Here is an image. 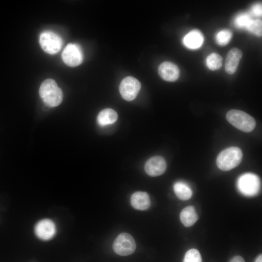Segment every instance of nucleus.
Returning a JSON list of instances; mask_svg holds the SVG:
<instances>
[{
    "label": "nucleus",
    "mask_w": 262,
    "mask_h": 262,
    "mask_svg": "<svg viewBox=\"0 0 262 262\" xmlns=\"http://www.w3.org/2000/svg\"><path fill=\"white\" fill-rule=\"evenodd\" d=\"M255 262H262V256L260 254L255 260Z\"/></svg>",
    "instance_id": "393cba45"
},
{
    "label": "nucleus",
    "mask_w": 262,
    "mask_h": 262,
    "mask_svg": "<svg viewBox=\"0 0 262 262\" xmlns=\"http://www.w3.org/2000/svg\"><path fill=\"white\" fill-rule=\"evenodd\" d=\"M113 248L115 253L120 256H127L135 250L136 244L133 237L129 233L119 234L114 241Z\"/></svg>",
    "instance_id": "423d86ee"
},
{
    "label": "nucleus",
    "mask_w": 262,
    "mask_h": 262,
    "mask_svg": "<svg viewBox=\"0 0 262 262\" xmlns=\"http://www.w3.org/2000/svg\"><path fill=\"white\" fill-rule=\"evenodd\" d=\"M166 168L165 159L161 156H156L149 159L145 164V170L147 175L151 177L163 174Z\"/></svg>",
    "instance_id": "9d476101"
},
{
    "label": "nucleus",
    "mask_w": 262,
    "mask_h": 262,
    "mask_svg": "<svg viewBox=\"0 0 262 262\" xmlns=\"http://www.w3.org/2000/svg\"><path fill=\"white\" fill-rule=\"evenodd\" d=\"M243 153L236 147H231L221 151L217 157L216 164L223 171L230 170L237 166L241 162Z\"/></svg>",
    "instance_id": "f03ea898"
},
{
    "label": "nucleus",
    "mask_w": 262,
    "mask_h": 262,
    "mask_svg": "<svg viewBox=\"0 0 262 262\" xmlns=\"http://www.w3.org/2000/svg\"><path fill=\"white\" fill-rule=\"evenodd\" d=\"M117 113L111 108L105 109L100 111L97 116L98 124L101 126H105L115 123L117 119Z\"/></svg>",
    "instance_id": "dca6fc26"
},
{
    "label": "nucleus",
    "mask_w": 262,
    "mask_h": 262,
    "mask_svg": "<svg viewBox=\"0 0 262 262\" xmlns=\"http://www.w3.org/2000/svg\"><path fill=\"white\" fill-rule=\"evenodd\" d=\"M36 235L43 240L52 238L56 233V227L54 222L49 219H44L38 221L35 226Z\"/></svg>",
    "instance_id": "1a4fd4ad"
},
{
    "label": "nucleus",
    "mask_w": 262,
    "mask_h": 262,
    "mask_svg": "<svg viewBox=\"0 0 262 262\" xmlns=\"http://www.w3.org/2000/svg\"><path fill=\"white\" fill-rule=\"evenodd\" d=\"M242 56V51L238 48H233L228 52L225 63V70L229 74L236 71Z\"/></svg>",
    "instance_id": "f8f14e48"
},
{
    "label": "nucleus",
    "mask_w": 262,
    "mask_h": 262,
    "mask_svg": "<svg viewBox=\"0 0 262 262\" xmlns=\"http://www.w3.org/2000/svg\"><path fill=\"white\" fill-rule=\"evenodd\" d=\"M39 43L44 51L50 54L58 53L63 45L62 38L50 31H44L40 34Z\"/></svg>",
    "instance_id": "39448f33"
},
{
    "label": "nucleus",
    "mask_w": 262,
    "mask_h": 262,
    "mask_svg": "<svg viewBox=\"0 0 262 262\" xmlns=\"http://www.w3.org/2000/svg\"><path fill=\"white\" fill-rule=\"evenodd\" d=\"M183 262H202L201 256L198 250L192 248L187 251Z\"/></svg>",
    "instance_id": "412c9836"
},
{
    "label": "nucleus",
    "mask_w": 262,
    "mask_h": 262,
    "mask_svg": "<svg viewBox=\"0 0 262 262\" xmlns=\"http://www.w3.org/2000/svg\"><path fill=\"white\" fill-rule=\"evenodd\" d=\"M159 74L161 78L168 82L176 81L180 75V70L178 66L170 62H164L158 68Z\"/></svg>",
    "instance_id": "9b49d317"
},
{
    "label": "nucleus",
    "mask_w": 262,
    "mask_h": 262,
    "mask_svg": "<svg viewBox=\"0 0 262 262\" xmlns=\"http://www.w3.org/2000/svg\"><path fill=\"white\" fill-rule=\"evenodd\" d=\"M174 191L176 196L180 200L189 199L193 192L190 187L185 183L182 181L176 182L174 185Z\"/></svg>",
    "instance_id": "f3484780"
},
{
    "label": "nucleus",
    "mask_w": 262,
    "mask_h": 262,
    "mask_svg": "<svg viewBox=\"0 0 262 262\" xmlns=\"http://www.w3.org/2000/svg\"><path fill=\"white\" fill-rule=\"evenodd\" d=\"M206 62L207 66L210 70H216L221 67L222 58L218 54L213 53L207 57Z\"/></svg>",
    "instance_id": "a211bd4d"
},
{
    "label": "nucleus",
    "mask_w": 262,
    "mask_h": 262,
    "mask_svg": "<svg viewBox=\"0 0 262 262\" xmlns=\"http://www.w3.org/2000/svg\"><path fill=\"white\" fill-rule=\"evenodd\" d=\"M131 203L136 210L141 211L147 210L150 205L149 196L145 192H135L131 196Z\"/></svg>",
    "instance_id": "ddd939ff"
},
{
    "label": "nucleus",
    "mask_w": 262,
    "mask_h": 262,
    "mask_svg": "<svg viewBox=\"0 0 262 262\" xmlns=\"http://www.w3.org/2000/svg\"><path fill=\"white\" fill-rule=\"evenodd\" d=\"M232 33L230 30H223L218 32L216 35L217 43L221 46L227 44L231 38Z\"/></svg>",
    "instance_id": "aec40b11"
},
{
    "label": "nucleus",
    "mask_w": 262,
    "mask_h": 262,
    "mask_svg": "<svg viewBox=\"0 0 262 262\" xmlns=\"http://www.w3.org/2000/svg\"><path fill=\"white\" fill-rule=\"evenodd\" d=\"M203 40L204 38L201 33L198 30H194L184 37L183 43L187 48L196 49L201 46Z\"/></svg>",
    "instance_id": "4468645a"
},
{
    "label": "nucleus",
    "mask_w": 262,
    "mask_h": 262,
    "mask_svg": "<svg viewBox=\"0 0 262 262\" xmlns=\"http://www.w3.org/2000/svg\"><path fill=\"white\" fill-rule=\"evenodd\" d=\"M226 117L230 124L244 132H250L256 126L254 118L241 110H230L227 112Z\"/></svg>",
    "instance_id": "7ed1b4c3"
},
{
    "label": "nucleus",
    "mask_w": 262,
    "mask_h": 262,
    "mask_svg": "<svg viewBox=\"0 0 262 262\" xmlns=\"http://www.w3.org/2000/svg\"><path fill=\"white\" fill-rule=\"evenodd\" d=\"M237 187L239 192L245 196H256L260 190V179L257 175L253 173L244 174L238 179Z\"/></svg>",
    "instance_id": "20e7f679"
},
{
    "label": "nucleus",
    "mask_w": 262,
    "mask_h": 262,
    "mask_svg": "<svg viewBox=\"0 0 262 262\" xmlns=\"http://www.w3.org/2000/svg\"><path fill=\"white\" fill-rule=\"evenodd\" d=\"M39 94L44 103L51 107L60 104L63 98L61 89L51 79H47L42 83L39 88Z\"/></svg>",
    "instance_id": "f257e3e1"
},
{
    "label": "nucleus",
    "mask_w": 262,
    "mask_h": 262,
    "mask_svg": "<svg viewBox=\"0 0 262 262\" xmlns=\"http://www.w3.org/2000/svg\"><path fill=\"white\" fill-rule=\"evenodd\" d=\"M229 262H245V261L241 256H235L230 260Z\"/></svg>",
    "instance_id": "b1692460"
},
{
    "label": "nucleus",
    "mask_w": 262,
    "mask_h": 262,
    "mask_svg": "<svg viewBox=\"0 0 262 262\" xmlns=\"http://www.w3.org/2000/svg\"><path fill=\"white\" fill-rule=\"evenodd\" d=\"M140 88L141 83L136 79L128 76L121 81L119 85V92L125 100L131 101L136 97Z\"/></svg>",
    "instance_id": "0eeeda50"
},
{
    "label": "nucleus",
    "mask_w": 262,
    "mask_h": 262,
    "mask_svg": "<svg viewBox=\"0 0 262 262\" xmlns=\"http://www.w3.org/2000/svg\"><path fill=\"white\" fill-rule=\"evenodd\" d=\"M251 13L253 15L257 16L262 15V4L256 3L252 6L251 9Z\"/></svg>",
    "instance_id": "5701e85b"
},
{
    "label": "nucleus",
    "mask_w": 262,
    "mask_h": 262,
    "mask_svg": "<svg viewBox=\"0 0 262 262\" xmlns=\"http://www.w3.org/2000/svg\"><path fill=\"white\" fill-rule=\"evenodd\" d=\"M252 20L248 13H242L238 15L234 20L235 26L239 28H246Z\"/></svg>",
    "instance_id": "6ab92c4d"
},
{
    "label": "nucleus",
    "mask_w": 262,
    "mask_h": 262,
    "mask_svg": "<svg viewBox=\"0 0 262 262\" xmlns=\"http://www.w3.org/2000/svg\"><path fill=\"white\" fill-rule=\"evenodd\" d=\"M62 57L67 66L74 67L80 65L83 59V55L80 46L77 44H68L64 49Z\"/></svg>",
    "instance_id": "6e6552de"
},
{
    "label": "nucleus",
    "mask_w": 262,
    "mask_h": 262,
    "mask_svg": "<svg viewBox=\"0 0 262 262\" xmlns=\"http://www.w3.org/2000/svg\"><path fill=\"white\" fill-rule=\"evenodd\" d=\"M246 29L255 35L261 36L262 34V20L260 19H252Z\"/></svg>",
    "instance_id": "4be33fe9"
},
{
    "label": "nucleus",
    "mask_w": 262,
    "mask_h": 262,
    "mask_svg": "<svg viewBox=\"0 0 262 262\" xmlns=\"http://www.w3.org/2000/svg\"><path fill=\"white\" fill-rule=\"evenodd\" d=\"M180 217L181 222L186 227L193 226L198 219L195 208L192 206H188L182 209Z\"/></svg>",
    "instance_id": "2eb2a0df"
}]
</instances>
